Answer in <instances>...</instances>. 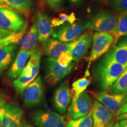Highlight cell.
<instances>
[{
	"label": "cell",
	"instance_id": "obj_1",
	"mask_svg": "<svg viewBox=\"0 0 127 127\" xmlns=\"http://www.w3.org/2000/svg\"><path fill=\"white\" fill-rule=\"evenodd\" d=\"M127 69V66L103 57L95 66L94 76L99 87L103 90H108Z\"/></svg>",
	"mask_w": 127,
	"mask_h": 127
},
{
	"label": "cell",
	"instance_id": "obj_2",
	"mask_svg": "<svg viewBox=\"0 0 127 127\" xmlns=\"http://www.w3.org/2000/svg\"><path fill=\"white\" fill-rule=\"evenodd\" d=\"M30 117L36 127H66L69 121L63 114L42 109L32 111Z\"/></svg>",
	"mask_w": 127,
	"mask_h": 127
},
{
	"label": "cell",
	"instance_id": "obj_3",
	"mask_svg": "<svg viewBox=\"0 0 127 127\" xmlns=\"http://www.w3.org/2000/svg\"><path fill=\"white\" fill-rule=\"evenodd\" d=\"M23 114L18 104L4 98L0 104V127H21Z\"/></svg>",
	"mask_w": 127,
	"mask_h": 127
},
{
	"label": "cell",
	"instance_id": "obj_4",
	"mask_svg": "<svg viewBox=\"0 0 127 127\" xmlns=\"http://www.w3.org/2000/svg\"><path fill=\"white\" fill-rule=\"evenodd\" d=\"M0 28L19 32L27 29L24 16L6 5L0 7Z\"/></svg>",
	"mask_w": 127,
	"mask_h": 127
},
{
	"label": "cell",
	"instance_id": "obj_5",
	"mask_svg": "<svg viewBox=\"0 0 127 127\" xmlns=\"http://www.w3.org/2000/svg\"><path fill=\"white\" fill-rule=\"evenodd\" d=\"M74 64L71 63L66 66H61L57 58L49 57L46 60L45 81L48 85L53 87L59 83L72 71Z\"/></svg>",
	"mask_w": 127,
	"mask_h": 127
},
{
	"label": "cell",
	"instance_id": "obj_6",
	"mask_svg": "<svg viewBox=\"0 0 127 127\" xmlns=\"http://www.w3.org/2000/svg\"><path fill=\"white\" fill-rule=\"evenodd\" d=\"M118 16L109 11L101 10L95 15L90 21L88 28L99 32L112 34L117 27Z\"/></svg>",
	"mask_w": 127,
	"mask_h": 127
},
{
	"label": "cell",
	"instance_id": "obj_7",
	"mask_svg": "<svg viewBox=\"0 0 127 127\" xmlns=\"http://www.w3.org/2000/svg\"><path fill=\"white\" fill-rule=\"evenodd\" d=\"M24 105L25 108L38 106L44 102L45 94L42 80L38 76L25 88L23 93Z\"/></svg>",
	"mask_w": 127,
	"mask_h": 127
},
{
	"label": "cell",
	"instance_id": "obj_8",
	"mask_svg": "<svg viewBox=\"0 0 127 127\" xmlns=\"http://www.w3.org/2000/svg\"><path fill=\"white\" fill-rule=\"evenodd\" d=\"M93 98L88 92L84 91L75 99H72L68 108L67 115L71 120H77L91 111Z\"/></svg>",
	"mask_w": 127,
	"mask_h": 127
},
{
	"label": "cell",
	"instance_id": "obj_9",
	"mask_svg": "<svg viewBox=\"0 0 127 127\" xmlns=\"http://www.w3.org/2000/svg\"><path fill=\"white\" fill-rule=\"evenodd\" d=\"M114 38L109 33L96 32L93 35V47L89 57V65L109 50L113 45Z\"/></svg>",
	"mask_w": 127,
	"mask_h": 127
},
{
	"label": "cell",
	"instance_id": "obj_10",
	"mask_svg": "<svg viewBox=\"0 0 127 127\" xmlns=\"http://www.w3.org/2000/svg\"><path fill=\"white\" fill-rule=\"evenodd\" d=\"M90 21L73 23L61 27L56 32L52 34L54 38L64 42H72L77 39L87 28H88Z\"/></svg>",
	"mask_w": 127,
	"mask_h": 127
},
{
	"label": "cell",
	"instance_id": "obj_11",
	"mask_svg": "<svg viewBox=\"0 0 127 127\" xmlns=\"http://www.w3.org/2000/svg\"><path fill=\"white\" fill-rule=\"evenodd\" d=\"M72 94L69 83L65 81L57 87L54 94L53 103L56 110L61 114H65L71 103Z\"/></svg>",
	"mask_w": 127,
	"mask_h": 127
},
{
	"label": "cell",
	"instance_id": "obj_12",
	"mask_svg": "<svg viewBox=\"0 0 127 127\" xmlns=\"http://www.w3.org/2000/svg\"><path fill=\"white\" fill-rule=\"evenodd\" d=\"M33 20L38 31V40L41 42H44L54 33L51 20L47 14L41 10H37L35 12Z\"/></svg>",
	"mask_w": 127,
	"mask_h": 127
},
{
	"label": "cell",
	"instance_id": "obj_13",
	"mask_svg": "<svg viewBox=\"0 0 127 127\" xmlns=\"http://www.w3.org/2000/svg\"><path fill=\"white\" fill-rule=\"evenodd\" d=\"M93 33L86 32L72 41L70 54L72 60L79 61L86 55L92 43Z\"/></svg>",
	"mask_w": 127,
	"mask_h": 127
},
{
	"label": "cell",
	"instance_id": "obj_14",
	"mask_svg": "<svg viewBox=\"0 0 127 127\" xmlns=\"http://www.w3.org/2000/svg\"><path fill=\"white\" fill-rule=\"evenodd\" d=\"M91 112L92 127H105L109 124L115 122L114 121L115 116L96 99L93 101Z\"/></svg>",
	"mask_w": 127,
	"mask_h": 127
},
{
	"label": "cell",
	"instance_id": "obj_15",
	"mask_svg": "<svg viewBox=\"0 0 127 127\" xmlns=\"http://www.w3.org/2000/svg\"><path fill=\"white\" fill-rule=\"evenodd\" d=\"M104 57L110 61L127 66V36L119 39Z\"/></svg>",
	"mask_w": 127,
	"mask_h": 127
},
{
	"label": "cell",
	"instance_id": "obj_16",
	"mask_svg": "<svg viewBox=\"0 0 127 127\" xmlns=\"http://www.w3.org/2000/svg\"><path fill=\"white\" fill-rule=\"evenodd\" d=\"M125 95L109 94L105 91L98 92L95 95L96 99L102 104L115 117L123 105Z\"/></svg>",
	"mask_w": 127,
	"mask_h": 127
},
{
	"label": "cell",
	"instance_id": "obj_17",
	"mask_svg": "<svg viewBox=\"0 0 127 127\" xmlns=\"http://www.w3.org/2000/svg\"><path fill=\"white\" fill-rule=\"evenodd\" d=\"M36 50H25L20 49L7 73L8 78L11 80L18 78L27 64L28 60Z\"/></svg>",
	"mask_w": 127,
	"mask_h": 127
},
{
	"label": "cell",
	"instance_id": "obj_18",
	"mask_svg": "<svg viewBox=\"0 0 127 127\" xmlns=\"http://www.w3.org/2000/svg\"><path fill=\"white\" fill-rule=\"evenodd\" d=\"M72 42H64L55 38H49L44 42V54L51 58H58L62 53L70 52Z\"/></svg>",
	"mask_w": 127,
	"mask_h": 127
},
{
	"label": "cell",
	"instance_id": "obj_19",
	"mask_svg": "<svg viewBox=\"0 0 127 127\" xmlns=\"http://www.w3.org/2000/svg\"><path fill=\"white\" fill-rule=\"evenodd\" d=\"M38 31L35 25L33 24L27 31H25L17 44L22 50H37Z\"/></svg>",
	"mask_w": 127,
	"mask_h": 127
},
{
	"label": "cell",
	"instance_id": "obj_20",
	"mask_svg": "<svg viewBox=\"0 0 127 127\" xmlns=\"http://www.w3.org/2000/svg\"><path fill=\"white\" fill-rule=\"evenodd\" d=\"M17 50V46L15 44L0 48V75L9 67Z\"/></svg>",
	"mask_w": 127,
	"mask_h": 127
},
{
	"label": "cell",
	"instance_id": "obj_21",
	"mask_svg": "<svg viewBox=\"0 0 127 127\" xmlns=\"http://www.w3.org/2000/svg\"><path fill=\"white\" fill-rule=\"evenodd\" d=\"M5 5L25 17H28L33 6V0H2Z\"/></svg>",
	"mask_w": 127,
	"mask_h": 127
},
{
	"label": "cell",
	"instance_id": "obj_22",
	"mask_svg": "<svg viewBox=\"0 0 127 127\" xmlns=\"http://www.w3.org/2000/svg\"><path fill=\"white\" fill-rule=\"evenodd\" d=\"M27 30H24L19 32H15L0 28V48L17 44Z\"/></svg>",
	"mask_w": 127,
	"mask_h": 127
},
{
	"label": "cell",
	"instance_id": "obj_23",
	"mask_svg": "<svg viewBox=\"0 0 127 127\" xmlns=\"http://www.w3.org/2000/svg\"><path fill=\"white\" fill-rule=\"evenodd\" d=\"M114 38L113 45L121 38L127 36V11L121 12L118 17L117 27L111 34Z\"/></svg>",
	"mask_w": 127,
	"mask_h": 127
},
{
	"label": "cell",
	"instance_id": "obj_24",
	"mask_svg": "<svg viewBox=\"0 0 127 127\" xmlns=\"http://www.w3.org/2000/svg\"><path fill=\"white\" fill-rule=\"evenodd\" d=\"M90 82H91V78H90V71L88 68L83 77L78 79L77 81L73 82L72 85V99L77 98L82 93L85 91L86 89L90 84Z\"/></svg>",
	"mask_w": 127,
	"mask_h": 127
},
{
	"label": "cell",
	"instance_id": "obj_25",
	"mask_svg": "<svg viewBox=\"0 0 127 127\" xmlns=\"http://www.w3.org/2000/svg\"><path fill=\"white\" fill-rule=\"evenodd\" d=\"M110 94L127 95V69L109 89Z\"/></svg>",
	"mask_w": 127,
	"mask_h": 127
},
{
	"label": "cell",
	"instance_id": "obj_26",
	"mask_svg": "<svg viewBox=\"0 0 127 127\" xmlns=\"http://www.w3.org/2000/svg\"><path fill=\"white\" fill-rule=\"evenodd\" d=\"M93 117L91 111L84 117L77 120H71L68 121L66 127H92Z\"/></svg>",
	"mask_w": 127,
	"mask_h": 127
},
{
	"label": "cell",
	"instance_id": "obj_27",
	"mask_svg": "<svg viewBox=\"0 0 127 127\" xmlns=\"http://www.w3.org/2000/svg\"><path fill=\"white\" fill-rule=\"evenodd\" d=\"M109 5L118 11H127V0H109Z\"/></svg>",
	"mask_w": 127,
	"mask_h": 127
},
{
	"label": "cell",
	"instance_id": "obj_28",
	"mask_svg": "<svg viewBox=\"0 0 127 127\" xmlns=\"http://www.w3.org/2000/svg\"><path fill=\"white\" fill-rule=\"evenodd\" d=\"M58 63L61 66H66L72 63V58L70 52H65L62 53L58 58H57Z\"/></svg>",
	"mask_w": 127,
	"mask_h": 127
},
{
	"label": "cell",
	"instance_id": "obj_29",
	"mask_svg": "<svg viewBox=\"0 0 127 127\" xmlns=\"http://www.w3.org/2000/svg\"><path fill=\"white\" fill-rule=\"evenodd\" d=\"M63 0H45L49 7L55 10H58L63 4Z\"/></svg>",
	"mask_w": 127,
	"mask_h": 127
},
{
	"label": "cell",
	"instance_id": "obj_30",
	"mask_svg": "<svg viewBox=\"0 0 127 127\" xmlns=\"http://www.w3.org/2000/svg\"><path fill=\"white\" fill-rule=\"evenodd\" d=\"M114 127H127V120H120L114 124Z\"/></svg>",
	"mask_w": 127,
	"mask_h": 127
},
{
	"label": "cell",
	"instance_id": "obj_31",
	"mask_svg": "<svg viewBox=\"0 0 127 127\" xmlns=\"http://www.w3.org/2000/svg\"><path fill=\"white\" fill-rule=\"evenodd\" d=\"M127 112V102L125 104H124L121 107V108L119 109L118 112H117V117H118L119 115L120 114H122L123 113H125V112Z\"/></svg>",
	"mask_w": 127,
	"mask_h": 127
},
{
	"label": "cell",
	"instance_id": "obj_32",
	"mask_svg": "<svg viewBox=\"0 0 127 127\" xmlns=\"http://www.w3.org/2000/svg\"><path fill=\"white\" fill-rule=\"evenodd\" d=\"M58 19H59L63 24H64L66 21L68 22V15L64 13H62L61 14H60L59 17H58Z\"/></svg>",
	"mask_w": 127,
	"mask_h": 127
},
{
	"label": "cell",
	"instance_id": "obj_33",
	"mask_svg": "<svg viewBox=\"0 0 127 127\" xmlns=\"http://www.w3.org/2000/svg\"><path fill=\"white\" fill-rule=\"evenodd\" d=\"M75 20H76V17L74 13L72 12V13H71L69 15H68V22L69 24L74 23V22L75 21Z\"/></svg>",
	"mask_w": 127,
	"mask_h": 127
},
{
	"label": "cell",
	"instance_id": "obj_34",
	"mask_svg": "<svg viewBox=\"0 0 127 127\" xmlns=\"http://www.w3.org/2000/svg\"><path fill=\"white\" fill-rule=\"evenodd\" d=\"M85 0H68L69 3L72 5H77L82 4Z\"/></svg>",
	"mask_w": 127,
	"mask_h": 127
},
{
	"label": "cell",
	"instance_id": "obj_35",
	"mask_svg": "<svg viewBox=\"0 0 127 127\" xmlns=\"http://www.w3.org/2000/svg\"><path fill=\"white\" fill-rule=\"evenodd\" d=\"M21 127H35L33 126L32 125H31V124L28 123L25 119H23V121H22V125Z\"/></svg>",
	"mask_w": 127,
	"mask_h": 127
},
{
	"label": "cell",
	"instance_id": "obj_36",
	"mask_svg": "<svg viewBox=\"0 0 127 127\" xmlns=\"http://www.w3.org/2000/svg\"><path fill=\"white\" fill-rule=\"evenodd\" d=\"M118 120H127V112L125 113H123L119 115L118 117Z\"/></svg>",
	"mask_w": 127,
	"mask_h": 127
},
{
	"label": "cell",
	"instance_id": "obj_37",
	"mask_svg": "<svg viewBox=\"0 0 127 127\" xmlns=\"http://www.w3.org/2000/svg\"><path fill=\"white\" fill-rule=\"evenodd\" d=\"M38 1L39 4H41V5H44L45 2V0H38Z\"/></svg>",
	"mask_w": 127,
	"mask_h": 127
},
{
	"label": "cell",
	"instance_id": "obj_38",
	"mask_svg": "<svg viewBox=\"0 0 127 127\" xmlns=\"http://www.w3.org/2000/svg\"><path fill=\"white\" fill-rule=\"evenodd\" d=\"M114 124H115V122H114V123H112L109 124V125H107V126H106L105 127H114Z\"/></svg>",
	"mask_w": 127,
	"mask_h": 127
},
{
	"label": "cell",
	"instance_id": "obj_39",
	"mask_svg": "<svg viewBox=\"0 0 127 127\" xmlns=\"http://www.w3.org/2000/svg\"><path fill=\"white\" fill-rule=\"evenodd\" d=\"M127 102V95H126V96H125L124 99V103H123V104H125V103H126Z\"/></svg>",
	"mask_w": 127,
	"mask_h": 127
},
{
	"label": "cell",
	"instance_id": "obj_40",
	"mask_svg": "<svg viewBox=\"0 0 127 127\" xmlns=\"http://www.w3.org/2000/svg\"><path fill=\"white\" fill-rule=\"evenodd\" d=\"M3 5H5L2 2V0H0V7H1V6H3Z\"/></svg>",
	"mask_w": 127,
	"mask_h": 127
},
{
	"label": "cell",
	"instance_id": "obj_41",
	"mask_svg": "<svg viewBox=\"0 0 127 127\" xmlns=\"http://www.w3.org/2000/svg\"><path fill=\"white\" fill-rule=\"evenodd\" d=\"M4 97H3V96H1V95H0V104H1V102H2V100L4 99Z\"/></svg>",
	"mask_w": 127,
	"mask_h": 127
}]
</instances>
